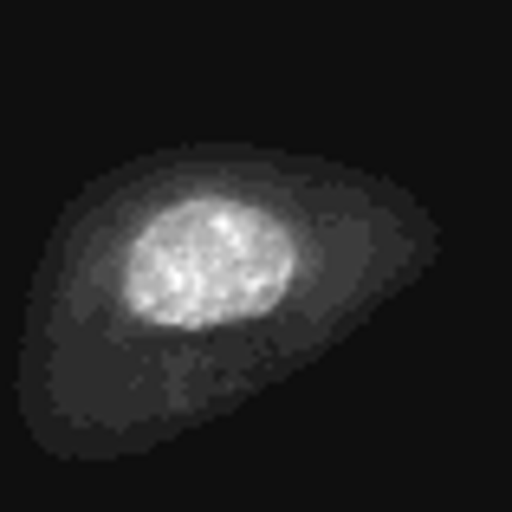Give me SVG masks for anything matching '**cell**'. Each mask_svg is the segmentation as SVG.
<instances>
[{
  "mask_svg": "<svg viewBox=\"0 0 512 512\" xmlns=\"http://www.w3.org/2000/svg\"><path fill=\"white\" fill-rule=\"evenodd\" d=\"M441 260L376 169L273 143H175L59 208L13 338V415L46 461H137L344 350Z\"/></svg>",
  "mask_w": 512,
  "mask_h": 512,
  "instance_id": "cell-1",
  "label": "cell"
}]
</instances>
